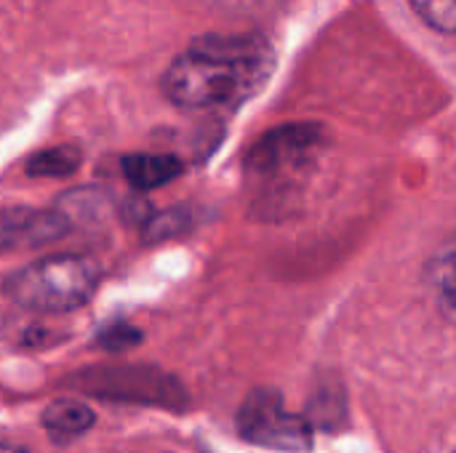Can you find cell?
Segmentation results:
<instances>
[{"instance_id":"1","label":"cell","mask_w":456,"mask_h":453,"mask_svg":"<svg viewBox=\"0 0 456 453\" xmlns=\"http://www.w3.org/2000/svg\"><path fill=\"white\" fill-rule=\"evenodd\" d=\"M273 51L256 35H203L163 75V93L182 109H219L248 99L270 75Z\"/></svg>"},{"instance_id":"2","label":"cell","mask_w":456,"mask_h":453,"mask_svg":"<svg viewBox=\"0 0 456 453\" xmlns=\"http://www.w3.org/2000/svg\"><path fill=\"white\" fill-rule=\"evenodd\" d=\"M323 147V128L310 123L265 133L246 155V176L265 214H286L305 187Z\"/></svg>"},{"instance_id":"3","label":"cell","mask_w":456,"mask_h":453,"mask_svg":"<svg viewBox=\"0 0 456 453\" xmlns=\"http://www.w3.org/2000/svg\"><path fill=\"white\" fill-rule=\"evenodd\" d=\"M99 275L96 262L88 256H45L13 272L5 283V294L19 307L35 312H69L91 299Z\"/></svg>"},{"instance_id":"4","label":"cell","mask_w":456,"mask_h":453,"mask_svg":"<svg viewBox=\"0 0 456 453\" xmlns=\"http://www.w3.org/2000/svg\"><path fill=\"white\" fill-rule=\"evenodd\" d=\"M243 441L273 451L302 453L313 449V427L305 417L289 411L275 390H254L238 411Z\"/></svg>"},{"instance_id":"5","label":"cell","mask_w":456,"mask_h":453,"mask_svg":"<svg viewBox=\"0 0 456 453\" xmlns=\"http://www.w3.org/2000/svg\"><path fill=\"white\" fill-rule=\"evenodd\" d=\"M77 390L110 398V400H126V403H150V406H184L182 387L155 368H139V366H123V368H91L77 376Z\"/></svg>"},{"instance_id":"6","label":"cell","mask_w":456,"mask_h":453,"mask_svg":"<svg viewBox=\"0 0 456 453\" xmlns=\"http://www.w3.org/2000/svg\"><path fill=\"white\" fill-rule=\"evenodd\" d=\"M67 216L61 211L37 208H0V251L40 248L59 240L67 232Z\"/></svg>"},{"instance_id":"7","label":"cell","mask_w":456,"mask_h":453,"mask_svg":"<svg viewBox=\"0 0 456 453\" xmlns=\"http://www.w3.org/2000/svg\"><path fill=\"white\" fill-rule=\"evenodd\" d=\"M96 422L94 411L72 398H61V400H51L43 411V427L48 433V438L59 446H67L77 438H83L91 425Z\"/></svg>"},{"instance_id":"8","label":"cell","mask_w":456,"mask_h":453,"mask_svg":"<svg viewBox=\"0 0 456 453\" xmlns=\"http://www.w3.org/2000/svg\"><path fill=\"white\" fill-rule=\"evenodd\" d=\"M179 174H182V163L174 155H128V158H123V176L139 192L158 190V187L174 182Z\"/></svg>"},{"instance_id":"9","label":"cell","mask_w":456,"mask_h":453,"mask_svg":"<svg viewBox=\"0 0 456 453\" xmlns=\"http://www.w3.org/2000/svg\"><path fill=\"white\" fill-rule=\"evenodd\" d=\"M428 283L441 312L456 323V238H452L430 262Z\"/></svg>"},{"instance_id":"10","label":"cell","mask_w":456,"mask_h":453,"mask_svg":"<svg viewBox=\"0 0 456 453\" xmlns=\"http://www.w3.org/2000/svg\"><path fill=\"white\" fill-rule=\"evenodd\" d=\"M80 166V152L75 147H51L43 152H35L27 160V174L40 179H61L75 174Z\"/></svg>"},{"instance_id":"11","label":"cell","mask_w":456,"mask_h":453,"mask_svg":"<svg viewBox=\"0 0 456 453\" xmlns=\"http://www.w3.org/2000/svg\"><path fill=\"white\" fill-rule=\"evenodd\" d=\"M411 5L430 27L456 35V0H411Z\"/></svg>"},{"instance_id":"12","label":"cell","mask_w":456,"mask_h":453,"mask_svg":"<svg viewBox=\"0 0 456 453\" xmlns=\"http://www.w3.org/2000/svg\"><path fill=\"white\" fill-rule=\"evenodd\" d=\"M184 224H187V214H184V211H179V208L163 211V214H158V216H152V219L147 222L144 235H147V240H166V238L182 232Z\"/></svg>"},{"instance_id":"13","label":"cell","mask_w":456,"mask_h":453,"mask_svg":"<svg viewBox=\"0 0 456 453\" xmlns=\"http://www.w3.org/2000/svg\"><path fill=\"white\" fill-rule=\"evenodd\" d=\"M96 342L107 350H128V347H136L142 342V334L128 323H115V326L104 328Z\"/></svg>"},{"instance_id":"14","label":"cell","mask_w":456,"mask_h":453,"mask_svg":"<svg viewBox=\"0 0 456 453\" xmlns=\"http://www.w3.org/2000/svg\"><path fill=\"white\" fill-rule=\"evenodd\" d=\"M0 453H27L21 446H13V443H0Z\"/></svg>"}]
</instances>
